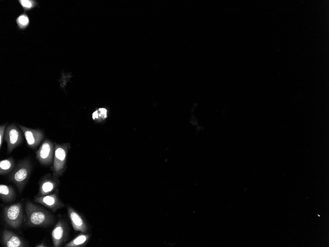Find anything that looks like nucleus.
Instances as JSON below:
<instances>
[{"instance_id": "17", "label": "nucleus", "mask_w": 329, "mask_h": 247, "mask_svg": "<svg viewBox=\"0 0 329 247\" xmlns=\"http://www.w3.org/2000/svg\"><path fill=\"white\" fill-rule=\"evenodd\" d=\"M17 22L20 28H24L29 24V20L27 15L22 14L18 17Z\"/></svg>"}, {"instance_id": "10", "label": "nucleus", "mask_w": 329, "mask_h": 247, "mask_svg": "<svg viewBox=\"0 0 329 247\" xmlns=\"http://www.w3.org/2000/svg\"><path fill=\"white\" fill-rule=\"evenodd\" d=\"M18 126L24 135L28 146L32 149L36 148L44 138L43 131L39 129L29 128L21 125Z\"/></svg>"}, {"instance_id": "14", "label": "nucleus", "mask_w": 329, "mask_h": 247, "mask_svg": "<svg viewBox=\"0 0 329 247\" xmlns=\"http://www.w3.org/2000/svg\"><path fill=\"white\" fill-rule=\"evenodd\" d=\"M14 159L9 157L0 162V175H4L11 173L15 167Z\"/></svg>"}, {"instance_id": "19", "label": "nucleus", "mask_w": 329, "mask_h": 247, "mask_svg": "<svg viewBox=\"0 0 329 247\" xmlns=\"http://www.w3.org/2000/svg\"><path fill=\"white\" fill-rule=\"evenodd\" d=\"M20 2L25 9H30L33 5V2L29 0H20Z\"/></svg>"}, {"instance_id": "15", "label": "nucleus", "mask_w": 329, "mask_h": 247, "mask_svg": "<svg viewBox=\"0 0 329 247\" xmlns=\"http://www.w3.org/2000/svg\"><path fill=\"white\" fill-rule=\"evenodd\" d=\"M90 235L86 234H80L73 240L65 245V247H79L86 245L90 238Z\"/></svg>"}, {"instance_id": "20", "label": "nucleus", "mask_w": 329, "mask_h": 247, "mask_svg": "<svg viewBox=\"0 0 329 247\" xmlns=\"http://www.w3.org/2000/svg\"><path fill=\"white\" fill-rule=\"evenodd\" d=\"M35 247H47L46 245L44 242H41L37 245H36Z\"/></svg>"}, {"instance_id": "16", "label": "nucleus", "mask_w": 329, "mask_h": 247, "mask_svg": "<svg viewBox=\"0 0 329 247\" xmlns=\"http://www.w3.org/2000/svg\"><path fill=\"white\" fill-rule=\"evenodd\" d=\"M108 116V110L104 107H100L95 110L92 115L93 119L99 123L105 120Z\"/></svg>"}, {"instance_id": "9", "label": "nucleus", "mask_w": 329, "mask_h": 247, "mask_svg": "<svg viewBox=\"0 0 329 247\" xmlns=\"http://www.w3.org/2000/svg\"><path fill=\"white\" fill-rule=\"evenodd\" d=\"M68 231V227L66 221L62 219H60L54 226L51 232L53 247H59L65 243L67 240Z\"/></svg>"}, {"instance_id": "7", "label": "nucleus", "mask_w": 329, "mask_h": 247, "mask_svg": "<svg viewBox=\"0 0 329 247\" xmlns=\"http://www.w3.org/2000/svg\"><path fill=\"white\" fill-rule=\"evenodd\" d=\"M33 201L49 209L53 212H56L65 206L59 197V188L48 195L35 196Z\"/></svg>"}, {"instance_id": "13", "label": "nucleus", "mask_w": 329, "mask_h": 247, "mask_svg": "<svg viewBox=\"0 0 329 247\" xmlns=\"http://www.w3.org/2000/svg\"><path fill=\"white\" fill-rule=\"evenodd\" d=\"M16 193L12 186L4 184L0 185V198L5 202H11L14 200Z\"/></svg>"}, {"instance_id": "11", "label": "nucleus", "mask_w": 329, "mask_h": 247, "mask_svg": "<svg viewBox=\"0 0 329 247\" xmlns=\"http://www.w3.org/2000/svg\"><path fill=\"white\" fill-rule=\"evenodd\" d=\"M1 244L5 247H24L27 245L22 238L8 229L2 231Z\"/></svg>"}, {"instance_id": "8", "label": "nucleus", "mask_w": 329, "mask_h": 247, "mask_svg": "<svg viewBox=\"0 0 329 247\" xmlns=\"http://www.w3.org/2000/svg\"><path fill=\"white\" fill-rule=\"evenodd\" d=\"M60 181L57 177L50 174L42 176L38 182V192L36 196L49 194L59 188Z\"/></svg>"}, {"instance_id": "12", "label": "nucleus", "mask_w": 329, "mask_h": 247, "mask_svg": "<svg viewBox=\"0 0 329 247\" xmlns=\"http://www.w3.org/2000/svg\"><path fill=\"white\" fill-rule=\"evenodd\" d=\"M67 211L73 229L82 233L87 232L88 230V226L81 215L70 206L67 207Z\"/></svg>"}, {"instance_id": "6", "label": "nucleus", "mask_w": 329, "mask_h": 247, "mask_svg": "<svg viewBox=\"0 0 329 247\" xmlns=\"http://www.w3.org/2000/svg\"><path fill=\"white\" fill-rule=\"evenodd\" d=\"M54 150V143L49 139L45 140L35 152L37 161L44 166L52 165L53 162Z\"/></svg>"}, {"instance_id": "3", "label": "nucleus", "mask_w": 329, "mask_h": 247, "mask_svg": "<svg viewBox=\"0 0 329 247\" xmlns=\"http://www.w3.org/2000/svg\"><path fill=\"white\" fill-rule=\"evenodd\" d=\"M55 150L53 162L51 170L52 175L57 177L63 175L66 169L67 153L70 148L69 142L54 143Z\"/></svg>"}, {"instance_id": "4", "label": "nucleus", "mask_w": 329, "mask_h": 247, "mask_svg": "<svg viewBox=\"0 0 329 247\" xmlns=\"http://www.w3.org/2000/svg\"><path fill=\"white\" fill-rule=\"evenodd\" d=\"M3 216L5 224L13 229L19 228L26 221L21 202L5 206L3 209Z\"/></svg>"}, {"instance_id": "5", "label": "nucleus", "mask_w": 329, "mask_h": 247, "mask_svg": "<svg viewBox=\"0 0 329 247\" xmlns=\"http://www.w3.org/2000/svg\"><path fill=\"white\" fill-rule=\"evenodd\" d=\"M22 132L15 124L8 125L5 131L4 140L7 144V150L11 153L17 146L21 144L23 141Z\"/></svg>"}, {"instance_id": "2", "label": "nucleus", "mask_w": 329, "mask_h": 247, "mask_svg": "<svg viewBox=\"0 0 329 247\" xmlns=\"http://www.w3.org/2000/svg\"><path fill=\"white\" fill-rule=\"evenodd\" d=\"M32 169L30 161L25 159L18 163L10 173L9 179L16 185L20 192L23 191L31 175Z\"/></svg>"}, {"instance_id": "18", "label": "nucleus", "mask_w": 329, "mask_h": 247, "mask_svg": "<svg viewBox=\"0 0 329 247\" xmlns=\"http://www.w3.org/2000/svg\"><path fill=\"white\" fill-rule=\"evenodd\" d=\"M6 124L1 125L0 126V148H1L3 141L4 140V136L5 134V129L6 128Z\"/></svg>"}, {"instance_id": "1", "label": "nucleus", "mask_w": 329, "mask_h": 247, "mask_svg": "<svg viewBox=\"0 0 329 247\" xmlns=\"http://www.w3.org/2000/svg\"><path fill=\"white\" fill-rule=\"evenodd\" d=\"M26 221L27 227H47L53 224L55 217L43 208L31 201L25 204Z\"/></svg>"}]
</instances>
